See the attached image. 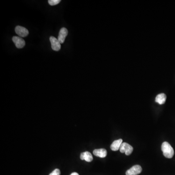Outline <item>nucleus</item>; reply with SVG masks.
Masks as SVG:
<instances>
[{
  "instance_id": "nucleus-1",
  "label": "nucleus",
  "mask_w": 175,
  "mask_h": 175,
  "mask_svg": "<svg viewBox=\"0 0 175 175\" xmlns=\"http://www.w3.org/2000/svg\"><path fill=\"white\" fill-rule=\"evenodd\" d=\"M161 150L165 157L171 159L174 155V151L173 147L167 142H165L161 145Z\"/></svg>"
},
{
  "instance_id": "nucleus-7",
  "label": "nucleus",
  "mask_w": 175,
  "mask_h": 175,
  "mask_svg": "<svg viewBox=\"0 0 175 175\" xmlns=\"http://www.w3.org/2000/svg\"><path fill=\"white\" fill-rule=\"evenodd\" d=\"M68 34V30L65 27H63L60 30L57 39H58V41H60V44L64 43L66 37L67 36Z\"/></svg>"
},
{
  "instance_id": "nucleus-8",
  "label": "nucleus",
  "mask_w": 175,
  "mask_h": 175,
  "mask_svg": "<svg viewBox=\"0 0 175 175\" xmlns=\"http://www.w3.org/2000/svg\"><path fill=\"white\" fill-rule=\"evenodd\" d=\"M93 154L95 156L103 158L106 157L107 156V151L106 150L104 149V148H100V149L94 150L93 151Z\"/></svg>"
},
{
  "instance_id": "nucleus-4",
  "label": "nucleus",
  "mask_w": 175,
  "mask_h": 175,
  "mask_svg": "<svg viewBox=\"0 0 175 175\" xmlns=\"http://www.w3.org/2000/svg\"><path fill=\"white\" fill-rule=\"evenodd\" d=\"M16 33L21 37H26L29 34L28 30L21 26H17L15 29Z\"/></svg>"
},
{
  "instance_id": "nucleus-10",
  "label": "nucleus",
  "mask_w": 175,
  "mask_h": 175,
  "mask_svg": "<svg viewBox=\"0 0 175 175\" xmlns=\"http://www.w3.org/2000/svg\"><path fill=\"white\" fill-rule=\"evenodd\" d=\"M122 143V139H120L117 140H115L112 142V144L111 145V150L114 151H116L120 150L121 146Z\"/></svg>"
},
{
  "instance_id": "nucleus-13",
  "label": "nucleus",
  "mask_w": 175,
  "mask_h": 175,
  "mask_svg": "<svg viewBox=\"0 0 175 175\" xmlns=\"http://www.w3.org/2000/svg\"><path fill=\"white\" fill-rule=\"evenodd\" d=\"M49 175H60V171L58 169H56Z\"/></svg>"
},
{
  "instance_id": "nucleus-14",
  "label": "nucleus",
  "mask_w": 175,
  "mask_h": 175,
  "mask_svg": "<svg viewBox=\"0 0 175 175\" xmlns=\"http://www.w3.org/2000/svg\"><path fill=\"white\" fill-rule=\"evenodd\" d=\"M70 175H79V174L76 172H74V173H72Z\"/></svg>"
},
{
  "instance_id": "nucleus-2",
  "label": "nucleus",
  "mask_w": 175,
  "mask_h": 175,
  "mask_svg": "<svg viewBox=\"0 0 175 175\" xmlns=\"http://www.w3.org/2000/svg\"><path fill=\"white\" fill-rule=\"evenodd\" d=\"M119 150L121 153H125L126 155L128 156L132 153L133 148L132 146L126 142H122Z\"/></svg>"
},
{
  "instance_id": "nucleus-3",
  "label": "nucleus",
  "mask_w": 175,
  "mask_h": 175,
  "mask_svg": "<svg viewBox=\"0 0 175 175\" xmlns=\"http://www.w3.org/2000/svg\"><path fill=\"white\" fill-rule=\"evenodd\" d=\"M142 168L139 165H135L132 166L131 168L126 171V175H137L141 173Z\"/></svg>"
},
{
  "instance_id": "nucleus-9",
  "label": "nucleus",
  "mask_w": 175,
  "mask_h": 175,
  "mask_svg": "<svg viewBox=\"0 0 175 175\" xmlns=\"http://www.w3.org/2000/svg\"><path fill=\"white\" fill-rule=\"evenodd\" d=\"M80 159L82 160H85L87 162H91L93 160V157L90 152L86 151L81 154Z\"/></svg>"
},
{
  "instance_id": "nucleus-12",
  "label": "nucleus",
  "mask_w": 175,
  "mask_h": 175,
  "mask_svg": "<svg viewBox=\"0 0 175 175\" xmlns=\"http://www.w3.org/2000/svg\"><path fill=\"white\" fill-rule=\"evenodd\" d=\"M60 0H49L48 3L51 6H56L60 2Z\"/></svg>"
},
{
  "instance_id": "nucleus-5",
  "label": "nucleus",
  "mask_w": 175,
  "mask_h": 175,
  "mask_svg": "<svg viewBox=\"0 0 175 175\" xmlns=\"http://www.w3.org/2000/svg\"><path fill=\"white\" fill-rule=\"evenodd\" d=\"M50 41L51 43V47L52 50L56 51H58L61 49V44L58 39L53 36L50 37Z\"/></svg>"
},
{
  "instance_id": "nucleus-6",
  "label": "nucleus",
  "mask_w": 175,
  "mask_h": 175,
  "mask_svg": "<svg viewBox=\"0 0 175 175\" xmlns=\"http://www.w3.org/2000/svg\"><path fill=\"white\" fill-rule=\"evenodd\" d=\"M12 41L15 43L16 47L18 49H21L25 47V40L22 39L21 37L14 36L12 37Z\"/></svg>"
},
{
  "instance_id": "nucleus-11",
  "label": "nucleus",
  "mask_w": 175,
  "mask_h": 175,
  "mask_svg": "<svg viewBox=\"0 0 175 175\" xmlns=\"http://www.w3.org/2000/svg\"><path fill=\"white\" fill-rule=\"evenodd\" d=\"M166 99V96L165 93H160L155 98V101L160 105L165 104Z\"/></svg>"
}]
</instances>
